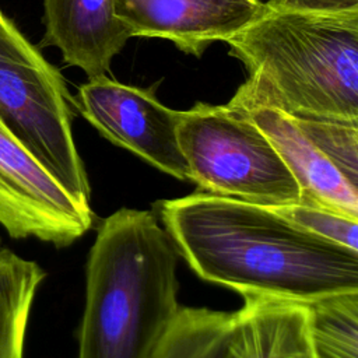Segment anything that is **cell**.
I'll return each mask as SVG.
<instances>
[{
    "label": "cell",
    "mask_w": 358,
    "mask_h": 358,
    "mask_svg": "<svg viewBox=\"0 0 358 358\" xmlns=\"http://www.w3.org/2000/svg\"><path fill=\"white\" fill-rule=\"evenodd\" d=\"M178 255L150 210L120 208L99 224L77 358H152L180 310Z\"/></svg>",
    "instance_id": "obj_3"
},
{
    "label": "cell",
    "mask_w": 358,
    "mask_h": 358,
    "mask_svg": "<svg viewBox=\"0 0 358 358\" xmlns=\"http://www.w3.org/2000/svg\"><path fill=\"white\" fill-rule=\"evenodd\" d=\"M275 6L303 11H352L358 0H270Z\"/></svg>",
    "instance_id": "obj_17"
},
{
    "label": "cell",
    "mask_w": 358,
    "mask_h": 358,
    "mask_svg": "<svg viewBox=\"0 0 358 358\" xmlns=\"http://www.w3.org/2000/svg\"><path fill=\"white\" fill-rule=\"evenodd\" d=\"M262 0H113L129 38H162L200 57L217 41L242 31L263 10Z\"/></svg>",
    "instance_id": "obj_8"
},
{
    "label": "cell",
    "mask_w": 358,
    "mask_h": 358,
    "mask_svg": "<svg viewBox=\"0 0 358 358\" xmlns=\"http://www.w3.org/2000/svg\"><path fill=\"white\" fill-rule=\"evenodd\" d=\"M77 201L0 122V225L11 238L67 246L94 222Z\"/></svg>",
    "instance_id": "obj_6"
},
{
    "label": "cell",
    "mask_w": 358,
    "mask_h": 358,
    "mask_svg": "<svg viewBox=\"0 0 358 358\" xmlns=\"http://www.w3.org/2000/svg\"><path fill=\"white\" fill-rule=\"evenodd\" d=\"M316 358H358V292L306 303Z\"/></svg>",
    "instance_id": "obj_14"
},
{
    "label": "cell",
    "mask_w": 358,
    "mask_h": 358,
    "mask_svg": "<svg viewBox=\"0 0 358 358\" xmlns=\"http://www.w3.org/2000/svg\"><path fill=\"white\" fill-rule=\"evenodd\" d=\"M232 106L243 110L271 141L299 186L301 204L324 207L358 220V186L316 147L292 116L264 105Z\"/></svg>",
    "instance_id": "obj_9"
},
{
    "label": "cell",
    "mask_w": 358,
    "mask_h": 358,
    "mask_svg": "<svg viewBox=\"0 0 358 358\" xmlns=\"http://www.w3.org/2000/svg\"><path fill=\"white\" fill-rule=\"evenodd\" d=\"M294 119L340 172L358 186V122L326 117Z\"/></svg>",
    "instance_id": "obj_15"
},
{
    "label": "cell",
    "mask_w": 358,
    "mask_h": 358,
    "mask_svg": "<svg viewBox=\"0 0 358 358\" xmlns=\"http://www.w3.org/2000/svg\"><path fill=\"white\" fill-rule=\"evenodd\" d=\"M178 143L189 179L203 192L270 208L301 203L299 186L271 141L229 103L197 102L182 110Z\"/></svg>",
    "instance_id": "obj_5"
},
{
    "label": "cell",
    "mask_w": 358,
    "mask_h": 358,
    "mask_svg": "<svg viewBox=\"0 0 358 358\" xmlns=\"http://www.w3.org/2000/svg\"><path fill=\"white\" fill-rule=\"evenodd\" d=\"M225 43L248 73L229 103L358 122V10L303 11L268 0Z\"/></svg>",
    "instance_id": "obj_2"
},
{
    "label": "cell",
    "mask_w": 358,
    "mask_h": 358,
    "mask_svg": "<svg viewBox=\"0 0 358 358\" xmlns=\"http://www.w3.org/2000/svg\"><path fill=\"white\" fill-rule=\"evenodd\" d=\"M221 358H316L303 302L243 295Z\"/></svg>",
    "instance_id": "obj_11"
},
{
    "label": "cell",
    "mask_w": 358,
    "mask_h": 358,
    "mask_svg": "<svg viewBox=\"0 0 358 358\" xmlns=\"http://www.w3.org/2000/svg\"><path fill=\"white\" fill-rule=\"evenodd\" d=\"M73 105L110 143L168 175L189 179L178 143L182 110L165 106L152 91L101 76L80 85Z\"/></svg>",
    "instance_id": "obj_7"
},
{
    "label": "cell",
    "mask_w": 358,
    "mask_h": 358,
    "mask_svg": "<svg viewBox=\"0 0 358 358\" xmlns=\"http://www.w3.org/2000/svg\"><path fill=\"white\" fill-rule=\"evenodd\" d=\"M42 46L60 50L64 64L81 69L88 80L106 76L129 35L115 17L113 0H42Z\"/></svg>",
    "instance_id": "obj_10"
},
{
    "label": "cell",
    "mask_w": 358,
    "mask_h": 358,
    "mask_svg": "<svg viewBox=\"0 0 358 358\" xmlns=\"http://www.w3.org/2000/svg\"><path fill=\"white\" fill-rule=\"evenodd\" d=\"M43 268L8 249L0 250V358H22L29 313Z\"/></svg>",
    "instance_id": "obj_12"
},
{
    "label": "cell",
    "mask_w": 358,
    "mask_h": 358,
    "mask_svg": "<svg viewBox=\"0 0 358 358\" xmlns=\"http://www.w3.org/2000/svg\"><path fill=\"white\" fill-rule=\"evenodd\" d=\"M158 214L178 253L206 281L303 303L358 292V250L317 238L270 207L196 192L159 201Z\"/></svg>",
    "instance_id": "obj_1"
},
{
    "label": "cell",
    "mask_w": 358,
    "mask_h": 358,
    "mask_svg": "<svg viewBox=\"0 0 358 358\" xmlns=\"http://www.w3.org/2000/svg\"><path fill=\"white\" fill-rule=\"evenodd\" d=\"M232 313L180 308L152 358H221Z\"/></svg>",
    "instance_id": "obj_13"
},
{
    "label": "cell",
    "mask_w": 358,
    "mask_h": 358,
    "mask_svg": "<svg viewBox=\"0 0 358 358\" xmlns=\"http://www.w3.org/2000/svg\"><path fill=\"white\" fill-rule=\"evenodd\" d=\"M273 210L298 228L317 238L326 239L344 248H350L352 250H358L357 218H351L324 207L301 203L273 207Z\"/></svg>",
    "instance_id": "obj_16"
},
{
    "label": "cell",
    "mask_w": 358,
    "mask_h": 358,
    "mask_svg": "<svg viewBox=\"0 0 358 358\" xmlns=\"http://www.w3.org/2000/svg\"><path fill=\"white\" fill-rule=\"evenodd\" d=\"M70 103L59 70L0 11V122L77 201L90 206Z\"/></svg>",
    "instance_id": "obj_4"
}]
</instances>
